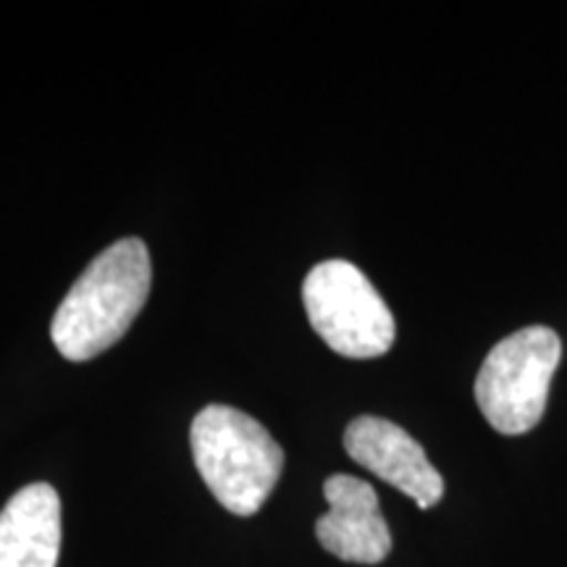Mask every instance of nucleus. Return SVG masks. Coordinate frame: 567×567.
<instances>
[{
	"mask_svg": "<svg viewBox=\"0 0 567 567\" xmlns=\"http://www.w3.org/2000/svg\"><path fill=\"white\" fill-rule=\"evenodd\" d=\"M151 281V252L142 239H118L97 255L53 316L51 337L63 358L84 363L116 344L145 308Z\"/></svg>",
	"mask_w": 567,
	"mask_h": 567,
	"instance_id": "f257e3e1",
	"label": "nucleus"
},
{
	"mask_svg": "<svg viewBox=\"0 0 567 567\" xmlns=\"http://www.w3.org/2000/svg\"><path fill=\"white\" fill-rule=\"evenodd\" d=\"M197 471L231 515L250 517L266 505L284 471V450L252 415L229 405H208L189 431Z\"/></svg>",
	"mask_w": 567,
	"mask_h": 567,
	"instance_id": "f03ea898",
	"label": "nucleus"
},
{
	"mask_svg": "<svg viewBox=\"0 0 567 567\" xmlns=\"http://www.w3.org/2000/svg\"><path fill=\"white\" fill-rule=\"evenodd\" d=\"M563 342L549 326H526L496 342L476 375V402L494 431L528 434L542 421Z\"/></svg>",
	"mask_w": 567,
	"mask_h": 567,
	"instance_id": "7ed1b4c3",
	"label": "nucleus"
},
{
	"mask_svg": "<svg viewBox=\"0 0 567 567\" xmlns=\"http://www.w3.org/2000/svg\"><path fill=\"white\" fill-rule=\"evenodd\" d=\"M305 313L316 334L352 360L381 358L392 350L396 323L384 297L350 260H323L305 276Z\"/></svg>",
	"mask_w": 567,
	"mask_h": 567,
	"instance_id": "20e7f679",
	"label": "nucleus"
},
{
	"mask_svg": "<svg viewBox=\"0 0 567 567\" xmlns=\"http://www.w3.org/2000/svg\"><path fill=\"white\" fill-rule=\"evenodd\" d=\"M344 450L354 463L386 481L389 486L400 488L421 509H431L442 502V473L429 463L423 446L386 417H354L344 431Z\"/></svg>",
	"mask_w": 567,
	"mask_h": 567,
	"instance_id": "39448f33",
	"label": "nucleus"
},
{
	"mask_svg": "<svg viewBox=\"0 0 567 567\" xmlns=\"http://www.w3.org/2000/svg\"><path fill=\"white\" fill-rule=\"evenodd\" d=\"M323 496L329 502V513L316 523L321 547L342 563H384L392 551V530L381 515L375 488L363 478L337 473L326 478Z\"/></svg>",
	"mask_w": 567,
	"mask_h": 567,
	"instance_id": "423d86ee",
	"label": "nucleus"
},
{
	"mask_svg": "<svg viewBox=\"0 0 567 567\" xmlns=\"http://www.w3.org/2000/svg\"><path fill=\"white\" fill-rule=\"evenodd\" d=\"M61 499L51 484H30L0 509V567H55Z\"/></svg>",
	"mask_w": 567,
	"mask_h": 567,
	"instance_id": "0eeeda50",
	"label": "nucleus"
}]
</instances>
